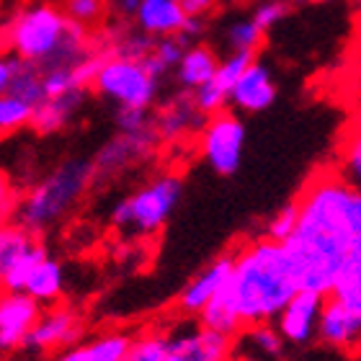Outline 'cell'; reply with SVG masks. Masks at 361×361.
Returning <instances> with one entry per match:
<instances>
[{
	"mask_svg": "<svg viewBox=\"0 0 361 361\" xmlns=\"http://www.w3.org/2000/svg\"><path fill=\"white\" fill-rule=\"evenodd\" d=\"M356 188L346 186L333 168H320L310 176L294 199L297 227L284 240L286 258L305 292L328 297L341 269L351 256V207Z\"/></svg>",
	"mask_w": 361,
	"mask_h": 361,
	"instance_id": "1",
	"label": "cell"
},
{
	"mask_svg": "<svg viewBox=\"0 0 361 361\" xmlns=\"http://www.w3.org/2000/svg\"><path fill=\"white\" fill-rule=\"evenodd\" d=\"M222 292L243 328H250L274 323L300 286L284 245L261 235L233 250V271Z\"/></svg>",
	"mask_w": 361,
	"mask_h": 361,
	"instance_id": "2",
	"label": "cell"
},
{
	"mask_svg": "<svg viewBox=\"0 0 361 361\" xmlns=\"http://www.w3.org/2000/svg\"><path fill=\"white\" fill-rule=\"evenodd\" d=\"M0 52L39 70L73 68L93 52V31L73 23L54 3H34L0 26Z\"/></svg>",
	"mask_w": 361,
	"mask_h": 361,
	"instance_id": "3",
	"label": "cell"
},
{
	"mask_svg": "<svg viewBox=\"0 0 361 361\" xmlns=\"http://www.w3.org/2000/svg\"><path fill=\"white\" fill-rule=\"evenodd\" d=\"M90 186H93L90 158L62 160L60 166H54L26 194L18 196V207L13 214L16 222L26 227L31 235L42 238L73 214V209L83 202Z\"/></svg>",
	"mask_w": 361,
	"mask_h": 361,
	"instance_id": "4",
	"label": "cell"
},
{
	"mask_svg": "<svg viewBox=\"0 0 361 361\" xmlns=\"http://www.w3.org/2000/svg\"><path fill=\"white\" fill-rule=\"evenodd\" d=\"M183 196V178L173 171L152 176L111 209V225L129 240H147L168 225Z\"/></svg>",
	"mask_w": 361,
	"mask_h": 361,
	"instance_id": "5",
	"label": "cell"
},
{
	"mask_svg": "<svg viewBox=\"0 0 361 361\" xmlns=\"http://www.w3.org/2000/svg\"><path fill=\"white\" fill-rule=\"evenodd\" d=\"M90 88L116 109H152L158 101L160 80L152 78L140 60L106 57L90 80Z\"/></svg>",
	"mask_w": 361,
	"mask_h": 361,
	"instance_id": "6",
	"label": "cell"
},
{
	"mask_svg": "<svg viewBox=\"0 0 361 361\" xmlns=\"http://www.w3.org/2000/svg\"><path fill=\"white\" fill-rule=\"evenodd\" d=\"M166 338V361H230L235 338L199 323V317L178 315L160 325Z\"/></svg>",
	"mask_w": 361,
	"mask_h": 361,
	"instance_id": "7",
	"label": "cell"
},
{
	"mask_svg": "<svg viewBox=\"0 0 361 361\" xmlns=\"http://www.w3.org/2000/svg\"><path fill=\"white\" fill-rule=\"evenodd\" d=\"M245 150V121L233 109L207 116L199 129V152L202 160L217 176H233L243 163Z\"/></svg>",
	"mask_w": 361,
	"mask_h": 361,
	"instance_id": "8",
	"label": "cell"
},
{
	"mask_svg": "<svg viewBox=\"0 0 361 361\" xmlns=\"http://www.w3.org/2000/svg\"><path fill=\"white\" fill-rule=\"evenodd\" d=\"M85 341V320L73 305L54 302L47 310H42L34 328L29 331L23 346L31 354H49L62 348L78 346Z\"/></svg>",
	"mask_w": 361,
	"mask_h": 361,
	"instance_id": "9",
	"label": "cell"
},
{
	"mask_svg": "<svg viewBox=\"0 0 361 361\" xmlns=\"http://www.w3.org/2000/svg\"><path fill=\"white\" fill-rule=\"evenodd\" d=\"M158 135H155V127L147 129V132H137V135H119L109 140L106 145H101V150L90 158L93 163V183H101V180H111L116 176L127 173L129 168L147 160L158 147Z\"/></svg>",
	"mask_w": 361,
	"mask_h": 361,
	"instance_id": "10",
	"label": "cell"
},
{
	"mask_svg": "<svg viewBox=\"0 0 361 361\" xmlns=\"http://www.w3.org/2000/svg\"><path fill=\"white\" fill-rule=\"evenodd\" d=\"M323 305H325L323 294L300 289L292 300L286 302L276 320H274L276 331L281 333V338H284L286 343H294V346L310 343V341L317 336V323H320Z\"/></svg>",
	"mask_w": 361,
	"mask_h": 361,
	"instance_id": "11",
	"label": "cell"
},
{
	"mask_svg": "<svg viewBox=\"0 0 361 361\" xmlns=\"http://www.w3.org/2000/svg\"><path fill=\"white\" fill-rule=\"evenodd\" d=\"M315 338L343 354H361V312L333 297H325Z\"/></svg>",
	"mask_w": 361,
	"mask_h": 361,
	"instance_id": "12",
	"label": "cell"
},
{
	"mask_svg": "<svg viewBox=\"0 0 361 361\" xmlns=\"http://www.w3.org/2000/svg\"><path fill=\"white\" fill-rule=\"evenodd\" d=\"M230 271H233V250H227V253L214 258L212 264H207L180 289L178 300H176V312L183 317H199V312L209 305L212 297L227 284Z\"/></svg>",
	"mask_w": 361,
	"mask_h": 361,
	"instance_id": "13",
	"label": "cell"
},
{
	"mask_svg": "<svg viewBox=\"0 0 361 361\" xmlns=\"http://www.w3.org/2000/svg\"><path fill=\"white\" fill-rule=\"evenodd\" d=\"M39 312H42V305L31 300L29 294L0 289V354L23 346Z\"/></svg>",
	"mask_w": 361,
	"mask_h": 361,
	"instance_id": "14",
	"label": "cell"
},
{
	"mask_svg": "<svg viewBox=\"0 0 361 361\" xmlns=\"http://www.w3.org/2000/svg\"><path fill=\"white\" fill-rule=\"evenodd\" d=\"M276 80L266 62L253 60L230 90V106L238 114H261L276 101Z\"/></svg>",
	"mask_w": 361,
	"mask_h": 361,
	"instance_id": "15",
	"label": "cell"
},
{
	"mask_svg": "<svg viewBox=\"0 0 361 361\" xmlns=\"http://www.w3.org/2000/svg\"><path fill=\"white\" fill-rule=\"evenodd\" d=\"M204 121L207 116L196 109L191 93H180L160 106L158 114L152 116V127L160 142H180L191 135H199Z\"/></svg>",
	"mask_w": 361,
	"mask_h": 361,
	"instance_id": "16",
	"label": "cell"
},
{
	"mask_svg": "<svg viewBox=\"0 0 361 361\" xmlns=\"http://www.w3.org/2000/svg\"><path fill=\"white\" fill-rule=\"evenodd\" d=\"M85 101H88V90L85 88H75L62 93V96L44 98L42 104L34 106L29 127L37 129L39 135H57L83 111Z\"/></svg>",
	"mask_w": 361,
	"mask_h": 361,
	"instance_id": "17",
	"label": "cell"
},
{
	"mask_svg": "<svg viewBox=\"0 0 361 361\" xmlns=\"http://www.w3.org/2000/svg\"><path fill=\"white\" fill-rule=\"evenodd\" d=\"M186 18L188 16L183 13V8L173 0H142L135 16V23L142 34L160 39L180 34L186 26Z\"/></svg>",
	"mask_w": 361,
	"mask_h": 361,
	"instance_id": "18",
	"label": "cell"
},
{
	"mask_svg": "<svg viewBox=\"0 0 361 361\" xmlns=\"http://www.w3.org/2000/svg\"><path fill=\"white\" fill-rule=\"evenodd\" d=\"M219 65L217 52L207 44H188L180 62L176 65V83L183 93H194L196 88H202L204 83H209L214 78V70Z\"/></svg>",
	"mask_w": 361,
	"mask_h": 361,
	"instance_id": "19",
	"label": "cell"
},
{
	"mask_svg": "<svg viewBox=\"0 0 361 361\" xmlns=\"http://www.w3.org/2000/svg\"><path fill=\"white\" fill-rule=\"evenodd\" d=\"M62 292H65V266L54 256H44L31 269L29 279L23 284V294H29L34 302L49 307L62 300Z\"/></svg>",
	"mask_w": 361,
	"mask_h": 361,
	"instance_id": "20",
	"label": "cell"
},
{
	"mask_svg": "<svg viewBox=\"0 0 361 361\" xmlns=\"http://www.w3.org/2000/svg\"><path fill=\"white\" fill-rule=\"evenodd\" d=\"M331 168L346 186L361 191V116L346 124Z\"/></svg>",
	"mask_w": 361,
	"mask_h": 361,
	"instance_id": "21",
	"label": "cell"
},
{
	"mask_svg": "<svg viewBox=\"0 0 361 361\" xmlns=\"http://www.w3.org/2000/svg\"><path fill=\"white\" fill-rule=\"evenodd\" d=\"M235 354L250 356L258 361H271L284 354V338L274 323L250 325L235 336Z\"/></svg>",
	"mask_w": 361,
	"mask_h": 361,
	"instance_id": "22",
	"label": "cell"
},
{
	"mask_svg": "<svg viewBox=\"0 0 361 361\" xmlns=\"http://www.w3.org/2000/svg\"><path fill=\"white\" fill-rule=\"evenodd\" d=\"M37 243V235H31L16 219H3L0 222V289H3V279H6L8 271L13 269Z\"/></svg>",
	"mask_w": 361,
	"mask_h": 361,
	"instance_id": "23",
	"label": "cell"
},
{
	"mask_svg": "<svg viewBox=\"0 0 361 361\" xmlns=\"http://www.w3.org/2000/svg\"><path fill=\"white\" fill-rule=\"evenodd\" d=\"M135 331L127 328H109L96 336H90L83 341V361H121V356L127 354L129 343H132Z\"/></svg>",
	"mask_w": 361,
	"mask_h": 361,
	"instance_id": "24",
	"label": "cell"
},
{
	"mask_svg": "<svg viewBox=\"0 0 361 361\" xmlns=\"http://www.w3.org/2000/svg\"><path fill=\"white\" fill-rule=\"evenodd\" d=\"M188 44H191V42H186L180 34H176V37L152 39L150 54H147L145 60H140V62H142L145 70H147L152 78L163 80L168 73H173V70H176V65L180 62V57H183V52H186Z\"/></svg>",
	"mask_w": 361,
	"mask_h": 361,
	"instance_id": "25",
	"label": "cell"
},
{
	"mask_svg": "<svg viewBox=\"0 0 361 361\" xmlns=\"http://www.w3.org/2000/svg\"><path fill=\"white\" fill-rule=\"evenodd\" d=\"M121 361H166V338H163V328L160 325H147L140 328L132 336L127 354Z\"/></svg>",
	"mask_w": 361,
	"mask_h": 361,
	"instance_id": "26",
	"label": "cell"
},
{
	"mask_svg": "<svg viewBox=\"0 0 361 361\" xmlns=\"http://www.w3.org/2000/svg\"><path fill=\"white\" fill-rule=\"evenodd\" d=\"M266 34L258 29L253 18H235L225 26V47L227 54L243 52V54H258V49L264 47Z\"/></svg>",
	"mask_w": 361,
	"mask_h": 361,
	"instance_id": "27",
	"label": "cell"
},
{
	"mask_svg": "<svg viewBox=\"0 0 361 361\" xmlns=\"http://www.w3.org/2000/svg\"><path fill=\"white\" fill-rule=\"evenodd\" d=\"M328 297L343 302V305H348L351 310L361 312V256L348 258Z\"/></svg>",
	"mask_w": 361,
	"mask_h": 361,
	"instance_id": "28",
	"label": "cell"
},
{
	"mask_svg": "<svg viewBox=\"0 0 361 361\" xmlns=\"http://www.w3.org/2000/svg\"><path fill=\"white\" fill-rule=\"evenodd\" d=\"M11 96L21 98L26 104L34 109L37 104L44 101V85H42V70L29 65V62H21L18 70H16L13 75V83H11V90H8Z\"/></svg>",
	"mask_w": 361,
	"mask_h": 361,
	"instance_id": "29",
	"label": "cell"
},
{
	"mask_svg": "<svg viewBox=\"0 0 361 361\" xmlns=\"http://www.w3.org/2000/svg\"><path fill=\"white\" fill-rule=\"evenodd\" d=\"M60 8L70 21L78 23V26H83V29H88V31L101 26L106 16V0H65Z\"/></svg>",
	"mask_w": 361,
	"mask_h": 361,
	"instance_id": "30",
	"label": "cell"
},
{
	"mask_svg": "<svg viewBox=\"0 0 361 361\" xmlns=\"http://www.w3.org/2000/svg\"><path fill=\"white\" fill-rule=\"evenodd\" d=\"M31 109L26 101L11 96H0V135H11V132H18V129L29 127L31 124Z\"/></svg>",
	"mask_w": 361,
	"mask_h": 361,
	"instance_id": "31",
	"label": "cell"
},
{
	"mask_svg": "<svg viewBox=\"0 0 361 361\" xmlns=\"http://www.w3.org/2000/svg\"><path fill=\"white\" fill-rule=\"evenodd\" d=\"M44 256H49V250H47L44 245H42V240H39L21 261L6 274V279H3V292H23V284H26L31 269H34Z\"/></svg>",
	"mask_w": 361,
	"mask_h": 361,
	"instance_id": "32",
	"label": "cell"
},
{
	"mask_svg": "<svg viewBox=\"0 0 361 361\" xmlns=\"http://www.w3.org/2000/svg\"><path fill=\"white\" fill-rule=\"evenodd\" d=\"M294 227H297V207H294V202H292V204H286V207H281V209L266 222L264 238H269V240H274V243H284L292 238Z\"/></svg>",
	"mask_w": 361,
	"mask_h": 361,
	"instance_id": "33",
	"label": "cell"
},
{
	"mask_svg": "<svg viewBox=\"0 0 361 361\" xmlns=\"http://www.w3.org/2000/svg\"><path fill=\"white\" fill-rule=\"evenodd\" d=\"M286 11H289L286 0H264V3H258L256 6V11L250 13V18H253V23H256L264 34H269L276 23L284 21Z\"/></svg>",
	"mask_w": 361,
	"mask_h": 361,
	"instance_id": "34",
	"label": "cell"
},
{
	"mask_svg": "<svg viewBox=\"0 0 361 361\" xmlns=\"http://www.w3.org/2000/svg\"><path fill=\"white\" fill-rule=\"evenodd\" d=\"M116 129L124 135H137L152 129L150 109H116Z\"/></svg>",
	"mask_w": 361,
	"mask_h": 361,
	"instance_id": "35",
	"label": "cell"
},
{
	"mask_svg": "<svg viewBox=\"0 0 361 361\" xmlns=\"http://www.w3.org/2000/svg\"><path fill=\"white\" fill-rule=\"evenodd\" d=\"M16 207H18V191L13 188L11 178L0 171V222L13 217Z\"/></svg>",
	"mask_w": 361,
	"mask_h": 361,
	"instance_id": "36",
	"label": "cell"
},
{
	"mask_svg": "<svg viewBox=\"0 0 361 361\" xmlns=\"http://www.w3.org/2000/svg\"><path fill=\"white\" fill-rule=\"evenodd\" d=\"M21 60L13 57V54L8 52H0V96H6L8 90H11V83H13V75L16 70H18Z\"/></svg>",
	"mask_w": 361,
	"mask_h": 361,
	"instance_id": "37",
	"label": "cell"
},
{
	"mask_svg": "<svg viewBox=\"0 0 361 361\" xmlns=\"http://www.w3.org/2000/svg\"><path fill=\"white\" fill-rule=\"evenodd\" d=\"M178 6L188 18H207L217 8V0H178Z\"/></svg>",
	"mask_w": 361,
	"mask_h": 361,
	"instance_id": "38",
	"label": "cell"
},
{
	"mask_svg": "<svg viewBox=\"0 0 361 361\" xmlns=\"http://www.w3.org/2000/svg\"><path fill=\"white\" fill-rule=\"evenodd\" d=\"M140 3L142 0H114V8L121 18H135L137 11H140Z\"/></svg>",
	"mask_w": 361,
	"mask_h": 361,
	"instance_id": "39",
	"label": "cell"
},
{
	"mask_svg": "<svg viewBox=\"0 0 361 361\" xmlns=\"http://www.w3.org/2000/svg\"><path fill=\"white\" fill-rule=\"evenodd\" d=\"M54 361H83V346L78 343V346H70V348H62L57 359Z\"/></svg>",
	"mask_w": 361,
	"mask_h": 361,
	"instance_id": "40",
	"label": "cell"
},
{
	"mask_svg": "<svg viewBox=\"0 0 361 361\" xmlns=\"http://www.w3.org/2000/svg\"><path fill=\"white\" fill-rule=\"evenodd\" d=\"M230 361H258V359H250V356H243V354H235Z\"/></svg>",
	"mask_w": 361,
	"mask_h": 361,
	"instance_id": "41",
	"label": "cell"
},
{
	"mask_svg": "<svg viewBox=\"0 0 361 361\" xmlns=\"http://www.w3.org/2000/svg\"><path fill=\"white\" fill-rule=\"evenodd\" d=\"M294 3H331V0H294Z\"/></svg>",
	"mask_w": 361,
	"mask_h": 361,
	"instance_id": "42",
	"label": "cell"
},
{
	"mask_svg": "<svg viewBox=\"0 0 361 361\" xmlns=\"http://www.w3.org/2000/svg\"><path fill=\"white\" fill-rule=\"evenodd\" d=\"M230 3H238V0H230Z\"/></svg>",
	"mask_w": 361,
	"mask_h": 361,
	"instance_id": "43",
	"label": "cell"
},
{
	"mask_svg": "<svg viewBox=\"0 0 361 361\" xmlns=\"http://www.w3.org/2000/svg\"><path fill=\"white\" fill-rule=\"evenodd\" d=\"M173 3H178V0H173Z\"/></svg>",
	"mask_w": 361,
	"mask_h": 361,
	"instance_id": "44",
	"label": "cell"
}]
</instances>
